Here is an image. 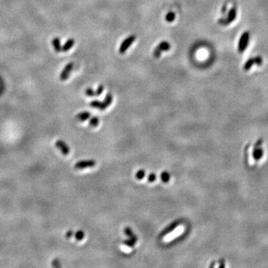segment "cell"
<instances>
[{
    "mask_svg": "<svg viewBox=\"0 0 268 268\" xmlns=\"http://www.w3.org/2000/svg\"><path fill=\"white\" fill-rule=\"evenodd\" d=\"M90 116H91L90 112H87V111H84V112H80V113H78V115L76 116V119L80 121H84L86 120H87L88 119H89V118H90Z\"/></svg>",
    "mask_w": 268,
    "mask_h": 268,
    "instance_id": "obj_9",
    "label": "cell"
},
{
    "mask_svg": "<svg viewBox=\"0 0 268 268\" xmlns=\"http://www.w3.org/2000/svg\"><path fill=\"white\" fill-rule=\"evenodd\" d=\"M103 91H104V86L103 85L98 86V87L95 91V96H98L102 94Z\"/></svg>",
    "mask_w": 268,
    "mask_h": 268,
    "instance_id": "obj_22",
    "label": "cell"
},
{
    "mask_svg": "<svg viewBox=\"0 0 268 268\" xmlns=\"http://www.w3.org/2000/svg\"><path fill=\"white\" fill-rule=\"evenodd\" d=\"M264 151L262 150V148H254V151H253V158L255 160H259L263 156Z\"/></svg>",
    "mask_w": 268,
    "mask_h": 268,
    "instance_id": "obj_11",
    "label": "cell"
},
{
    "mask_svg": "<svg viewBox=\"0 0 268 268\" xmlns=\"http://www.w3.org/2000/svg\"><path fill=\"white\" fill-rule=\"evenodd\" d=\"M254 58H251L250 59H248V60L245 63V64H244V69L245 71H248L250 70V69H251L252 67L253 66V64H254Z\"/></svg>",
    "mask_w": 268,
    "mask_h": 268,
    "instance_id": "obj_13",
    "label": "cell"
},
{
    "mask_svg": "<svg viewBox=\"0 0 268 268\" xmlns=\"http://www.w3.org/2000/svg\"><path fill=\"white\" fill-rule=\"evenodd\" d=\"M51 43H52L54 49H55V51L56 52H60V51H62V46L60 45V40L58 37L54 38L52 41H51Z\"/></svg>",
    "mask_w": 268,
    "mask_h": 268,
    "instance_id": "obj_8",
    "label": "cell"
},
{
    "mask_svg": "<svg viewBox=\"0 0 268 268\" xmlns=\"http://www.w3.org/2000/svg\"><path fill=\"white\" fill-rule=\"evenodd\" d=\"M144 175H145V172H144V171H143V170H140V171H139L138 172H137L136 177V178H138L139 180H142V179L144 177Z\"/></svg>",
    "mask_w": 268,
    "mask_h": 268,
    "instance_id": "obj_23",
    "label": "cell"
},
{
    "mask_svg": "<svg viewBox=\"0 0 268 268\" xmlns=\"http://www.w3.org/2000/svg\"><path fill=\"white\" fill-rule=\"evenodd\" d=\"M161 179H162V182H164V183H167V182L169 181L170 180V175L168 172H163L162 174H161Z\"/></svg>",
    "mask_w": 268,
    "mask_h": 268,
    "instance_id": "obj_18",
    "label": "cell"
},
{
    "mask_svg": "<svg viewBox=\"0 0 268 268\" xmlns=\"http://www.w3.org/2000/svg\"><path fill=\"white\" fill-rule=\"evenodd\" d=\"M112 101V95L110 93H107L106 95V97H105L103 103L104 104V105L106 106V107H109L110 104H111Z\"/></svg>",
    "mask_w": 268,
    "mask_h": 268,
    "instance_id": "obj_14",
    "label": "cell"
},
{
    "mask_svg": "<svg viewBox=\"0 0 268 268\" xmlns=\"http://www.w3.org/2000/svg\"><path fill=\"white\" fill-rule=\"evenodd\" d=\"M84 236H85L84 232L82 231V230H78V231H77L75 235V239L77 241L83 240Z\"/></svg>",
    "mask_w": 268,
    "mask_h": 268,
    "instance_id": "obj_17",
    "label": "cell"
},
{
    "mask_svg": "<svg viewBox=\"0 0 268 268\" xmlns=\"http://www.w3.org/2000/svg\"><path fill=\"white\" fill-rule=\"evenodd\" d=\"M98 123H99V119H98V117H97V116H94V117L91 118L90 120H89V124L91 127H92V128H95V127L98 126Z\"/></svg>",
    "mask_w": 268,
    "mask_h": 268,
    "instance_id": "obj_15",
    "label": "cell"
},
{
    "mask_svg": "<svg viewBox=\"0 0 268 268\" xmlns=\"http://www.w3.org/2000/svg\"><path fill=\"white\" fill-rule=\"evenodd\" d=\"M236 16H237L236 8H235V7H232V8H230V10H229L228 16L226 18H227L229 22H234V21L235 20Z\"/></svg>",
    "mask_w": 268,
    "mask_h": 268,
    "instance_id": "obj_6",
    "label": "cell"
},
{
    "mask_svg": "<svg viewBox=\"0 0 268 268\" xmlns=\"http://www.w3.org/2000/svg\"><path fill=\"white\" fill-rule=\"evenodd\" d=\"M136 40V36L135 35H130L128 38H126L125 40L123 41L122 43L121 44L120 48H119V52L121 54H124L127 50L128 49V48L130 47V46H131L133 44V43Z\"/></svg>",
    "mask_w": 268,
    "mask_h": 268,
    "instance_id": "obj_2",
    "label": "cell"
},
{
    "mask_svg": "<svg viewBox=\"0 0 268 268\" xmlns=\"http://www.w3.org/2000/svg\"><path fill=\"white\" fill-rule=\"evenodd\" d=\"M85 94L87 95V96H89V97H93V96H95V92L93 89H92V88H91V87H89V88L86 89Z\"/></svg>",
    "mask_w": 268,
    "mask_h": 268,
    "instance_id": "obj_19",
    "label": "cell"
},
{
    "mask_svg": "<svg viewBox=\"0 0 268 268\" xmlns=\"http://www.w3.org/2000/svg\"><path fill=\"white\" fill-rule=\"evenodd\" d=\"M90 106L93 108L98 109L100 110H104L107 108L106 106L104 105V104L101 101H98V100H95V101H92L90 103Z\"/></svg>",
    "mask_w": 268,
    "mask_h": 268,
    "instance_id": "obj_7",
    "label": "cell"
},
{
    "mask_svg": "<svg viewBox=\"0 0 268 268\" xmlns=\"http://www.w3.org/2000/svg\"><path fill=\"white\" fill-rule=\"evenodd\" d=\"M55 145H56V147L58 148L60 151H61V153L64 155V156H67V155H68L69 153H70V149H69V146L67 145V143L64 142V141L59 139V140H58L56 142H55Z\"/></svg>",
    "mask_w": 268,
    "mask_h": 268,
    "instance_id": "obj_5",
    "label": "cell"
},
{
    "mask_svg": "<svg viewBox=\"0 0 268 268\" xmlns=\"http://www.w3.org/2000/svg\"><path fill=\"white\" fill-rule=\"evenodd\" d=\"M124 232H125V233L127 234V235H129L130 237H132V236H133V233H132V231L129 228H127L126 229L124 230Z\"/></svg>",
    "mask_w": 268,
    "mask_h": 268,
    "instance_id": "obj_29",
    "label": "cell"
},
{
    "mask_svg": "<svg viewBox=\"0 0 268 268\" xmlns=\"http://www.w3.org/2000/svg\"><path fill=\"white\" fill-rule=\"evenodd\" d=\"M254 63H256L258 66H261L262 64V63H263V60H262V58L260 56H257L254 58Z\"/></svg>",
    "mask_w": 268,
    "mask_h": 268,
    "instance_id": "obj_24",
    "label": "cell"
},
{
    "mask_svg": "<svg viewBox=\"0 0 268 268\" xmlns=\"http://www.w3.org/2000/svg\"><path fill=\"white\" fill-rule=\"evenodd\" d=\"M156 175H155L154 174H151L149 175V177H148V181H150V182H153V181H154L155 180H156Z\"/></svg>",
    "mask_w": 268,
    "mask_h": 268,
    "instance_id": "obj_27",
    "label": "cell"
},
{
    "mask_svg": "<svg viewBox=\"0 0 268 268\" xmlns=\"http://www.w3.org/2000/svg\"><path fill=\"white\" fill-rule=\"evenodd\" d=\"M73 235H74V232H73L72 230H69V231H67V232H66L65 236L67 237L68 239H69L70 238H71V236H72Z\"/></svg>",
    "mask_w": 268,
    "mask_h": 268,
    "instance_id": "obj_26",
    "label": "cell"
},
{
    "mask_svg": "<svg viewBox=\"0 0 268 268\" xmlns=\"http://www.w3.org/2000/svg\"><path fill=\"white\" fill-rule=\"evenodd\" d=\"M175 19V14L174 12L170 11L165 15V20L169 22H173Z\"/></svg>",
    "mask_w": 268,
    "mask_h": 268,
    "instance_id": "obj_16",
    "label": "cell"
},
{
    "mask_svg": "<svg viewBox=\"0 0 268 268\" xmlns=\"http://www.w3.org/2000/svg\"><path fill=\"white\" fill-rule=\"evenodd\" d=\"M162 51L160 49V48H159L158 46H156V47L154 49V50H153V56H154V58H160L161 55H162Z\"/></svg>",
    "mask_w": 268,
    "mask_h": 268,
    "instance_id": "obj_20",
    "label": "cell"
},
{
    "mask_svg": "<svg viewBox=\"0 0 268 268\" xmlns=\"http://www.w3.org/2000/svg\"><path fill=\"white\" fill-rule=\"evenodd\" d=\"M249 40H250V35L249 32L246 31L244 33L242 34L241 35L240 40L238 42V51L240 53L244 52L245 51L246 47H247L248 43H249Z\"/></svg>",
    "mask_w": 268,
    "mask_h": 268,
    "instance_id": "obj_1",
    "label": "cell"
},
{
    "mask_svg": "<svg viewBox=\"0 0 268 268\" xmlns=\"http://www.w3.org/2000/svg\"><path fill=\"white\" fill-rule=\"evenodd\" d=\"M73 67H74V63L71 62L69 63L66 65V67L63 68L61 73H60V80L64 81V80H67L68 78H69V75H70V72L71 71V70H72Z\"/></svg>",
    "mask_w": 268,
    "mask_h": 268,
    "instance_id": "obj_3",
    "label": "cell"
},
{
    "mask_svg": "<svg viewBox=\"0 0 268 268\" xmlns=\"http://www.w3.org/2000/svg\"><path fill=\"white\" fill-rule=\"evenodd\" d=\"M52 266H54V267H60V262H59V261L58 260V259H55V260L53 261Z\"/></svg>",
    "mask_w": 268,
    "mask_h": 268,
    "instance_id": "obj_28",
    "label": "cell"
},
{
    "mask_svg": "<svg viewBox=\"0 0 268 268\" xmlns=\"http://www.w3.org/2000/svg\"><path fill=\"white\" fill-rule=\"evenodd\" d=\"M157 46L160 48V49L162 51H169L170 49H171V45H170L169 43L167 42V41H162V42H161Z\"/></svg>",
    "mask_w": 268,
    "mask_h": 268,
    "instance_id": "obj_12",
    "label": "cell"
},
{
    "mask_svg": "<svg viewBox=\"0 0 268 268\" xmlns=\"http://www.w3.org/2000/svg\"><path fill=\"white\" fill-rule=\"evenodd\" d=\"M218 23L220 25H221V26H228L230 22H229L227 18L223 17V18H220L218 19Z\"/></svg>",
    "mask_w": 268,
    "mask_h": 268,
    "instance_id": "obj_21",
    "label": "cell"
},
{
    "mask_svg": "<svg viewBox=\"0 0 268 268\" xmlns=\"http://www.w3.org/2000/svg\"><path fill=\"white\" fill-rule=\"evenodd\" d=\"M96 165V162L94 160H84V161H80V162H77L75 165V169H87V168L93 167Z\"/></svg>",
    "mask_w": 268,
    "mask_h": 268,
    "instance_id": "obj_4",
    "label": "cell"
},
{
    "mask_svg": "<svg viewBox=\"0 0 268 268\" xmlns=\"http://www.w3.org/2000/svg\"><path fill=\"white\" fill-rule=\"evenodd\" d=\"M75 45V40L73 38L69 39L65 44L62 46V51H68L69 49H71Z\"/></svg>",
    "mask_w": 268,
    "mask_h": 268,
    "instance_id": "obj_10",
    "label": "cell"
},
{
    "mask_svg": "<svg viewBox=\"0 0 268 268\" xmlns=\"http://www.w3.org/2000/svg\"><path fill=\"white\" fill-rule=\"evenodd\" d=\"M227 6H228L227 3H225V4L223 5L222 8H221V13H222V14H223V15H225V14H226V10H227Z\"/></svg>",
    "mask_w": 268,
    "mask_h": 268,
    "instance_id": "obj_25",
    "label": "cell"
}]
</instances>
